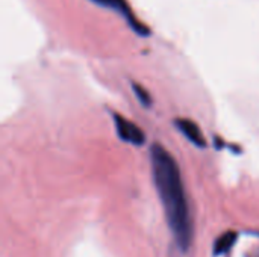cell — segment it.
<instances>
[{
    "label": "cell",
    "mask_w": 259,
    "mask_h": 257,
    "mask_svg": "<svg viewBox=\"0 0 259 257\" xmlns=\"http://www.w3.org/2000/svg\"><path fill=\"white\" fill-rule=\"evenodd\" d=\"M150 164L153 183L173 238L182 251H188L193 242V221L182 183L181 168L173 155L161 144H153L150 147Z\"/></svg>",
    "instance_id": "6da1fadb"
},
{
    "label": "cell",
    "mask_w": 259,
    "mask_h": 257,
    "mask_svg": "<svg viewBox=\"0 0 259 257\" xmlns=\"http://www.w3.org/2000/svg\"><path fill=\"white\" fill-rule=\"evenodd\" d=\"M93 3L99 5V6H103V8H108V9H112L115 11L117 14H120L126 21L127 24L131 26V29L138 33L140 36H149L150 35V29L147 27V24L141 23L137 17H135V12L131 9L129 3L126 0H91Z\"/></svg>",
    "instance_id": "7a4b0ae2"
},
{
    "label": "cell",
    "mask_w": 259,
    "mask_h": 257,
    "mask_svg": "<svg viewBox=\"0 0 259 257\" xmlns=\"http://www.w3.org/2000/svg\"><path fill=\"white\" fill-rule=\"evenodd\" d=\"M114 123H115V129H117V135L121 141L141 147L146 142V135L143 132V129L140 126H137L135 123L129 121L127 118H124L120 114H114Z\"/></svg>",
    "instance_id": "3957f363"
},
{
    "label": "cell",
    "mask_w": 259,
    "mask_h": 257,
    "mask_svg": "<svg viewBox=\"0 0 259 257\" xmlns=\"http://www.w3.org/2000/svg\"><path fill=\"white\" fill-rule=\"evenodd\" d=\"M175 124H176V127L187 136V139L191 141L194 145H197V147H200V148L206 147V139H205V136H203L200 127H199L193 120H188V118H178V120L175 121Z\"/></svg>",
    "instance_id": "277c9868"
},
{
    "label": "cell",
    "mask_w": 259,
    "mask_h": 257,
    "mask_svg": "<svg viewBox=\"0 0 259 257\" xmlns=\"http://www.w3.org/2000/svg\"><path fill=\"white\" fill-rule=\"evenodd\" d=\"M237 236L238 235L235 232H226L225 235H222L214 244V256H220V254L228 253L232 248V245L235 244Z\"/></svg>",
    "instance_id": "5b68a950"
},
{
    "label": "cell",
    "mask_w": 259,
    "mask_h": 257,
    "mask_svg": "<svg viewBox=\"0 0 259 257\" xmlns=\"http://www.w3.org/2000/svg\"><path fill=\"white\" fill-rule=\"evenodd\" d=\"M132 89H134V92H135V95H137V98L141 101V105H144V106H152V95L149 94V91L144 88V86H141L140 83H137V82H134L132 83Z\"/></svg>",
    "instance_id": "8992f818"
}]
</instances>
